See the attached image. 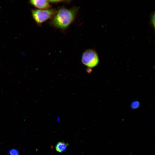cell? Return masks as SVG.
<instances>
[{
    "label": "cell",
    "instance_id": "1",
    "mask_svg": "<svg viewBox=\"0 0 155 155\" xmlns=\"http://www.w3.org/2000/svg\"><path fill=\"white\" fill-rule=\"evenodd\" d=\"M79 7L73 6L70 8L61 7L56 10L49 23L53 27L64 30L74 21L78 12Z\"/></svg>",
    "mask_w": 155,
    "mask_h": 155
},
{
    "label": "cell",
    "instance_id": "2",
    "mask_svg": "<svg viewBox=\"0 0 155 155\" xmlns=\"http://www.w3.org/2000/svg\"><path fill=\"white\" fill-rule=\"evenodd\" d=\"M56 10L54 8L46 9H32L31 10V15L36 24L40 26L44 22L52 18Z\"/></svg>",
    "mask_w": 155,
    "mask_h": 155
},
{
    "label": "cell",
    "instance_id": "3",
    "mask_svg": "<svg viewBox=\"0 0 155 155\" xmlns=\"http://www.w3.org/2000/svg\"><path fill=\"white\" fill-rule=\"evenodd\" d=\"M81 61L85 66L89 68H93L98 65L99 59L95 51L92 49H88L83 53Z\"/></svg>",
    "mask_w": 155,
    "mask_h": 155
},
{
    "label": "cell",
    "instance_id": "4",
    "mask_svg": "<svg viewBox=\"0 0 155 155\" xmlns=\"http://www.w3.org/2000/svg\"><path fill=\"white\" fill-rule=\"evenodd\" d=\"M29 3L35 8L39 9H46L51 8V5L49 0H31Z\"/></svg>",
    "mask_w": 155,
    "mask_h": 155
},
{
    "label": "cell",
    "instance_id": "5",
    "mask_svg": "<svg viewBox=\"0 0 155 155\" xmlns=\"http://www.w3.org/2000/svg\"><path fill=\"white\" fill-rule=\"evenodd\" d=\"M68 144L63 142H59L56 144L55 148L56 151L61 153L65 152L67 149Z\"/></svg>",
    "mask_w": 155,
    "mask_h": 155
},
{
    "label": "cell",
    "instance_id": "6",
    "mask_svg": "<svg viewBox=\"0 0 155 155\" xmlns=\"http://www.w3.org/2000/svg\"><path fill=\"white\" fill-rule=\"evenodd\" d=\"M8 153L9 155H19L20 153L18 150L15 149H12L8 151Z\"/></svg>",
    "mask_w": 155,
    "mask_h": 155
},
{
    "label": "cell",
    "instance_id": "7",
    "mask_svg": "<svg viewBox=\"0 0 155 155\" xmlns=\"http://www.w3.org/2000/svg\"><path fill=\"white\" fill-rule=\"evenodd\" d=\"M140 104L139 102L137 101L133 102L131 104V107L132 109H135L139 107Z\"/></svg>",
    "mask_w": 155,
    "mask_h": 155
},
{
    "label": "cell",
    "instance_id": "8",
    "mask_svg": "<svg viewBox=\"0 0 155 155\" xmlns=\"http://www.w3.org/2000/svg\"><path fill=\"white\" fill-rule=\"evenodd\" d=\"M49 1L50 3H63V2H69L70 1H69V0H49Z\"/></svg>",
    "mask_w": 155,
    "mask_h": 155
},
{
    "label": "cell",
    "instance_id": "9",
    "mask_svg": "<svg viewBox=\"0 0 155 155\" xmlns=\"http://www.w3.org/2000/svg\"><path fill=\"white\" fill-rule=\"evenodd\" d=\"M151 18H152L151 21L152 22V23L153 24V25L154 26V14L152 15V17Z\"/></svg>",
    "mask_w": 155,
    "mask_h": 155
}]
</instances>
